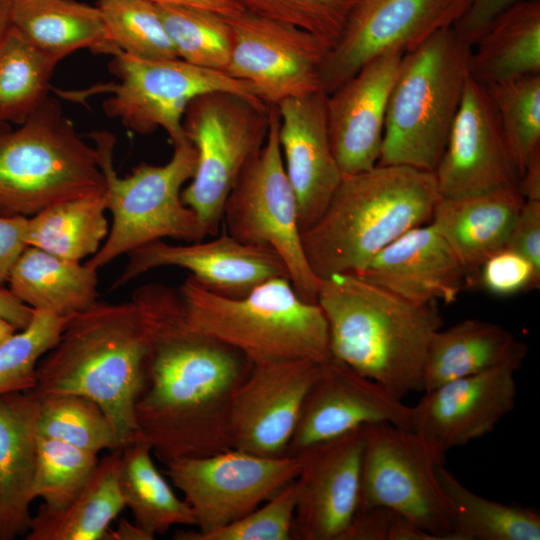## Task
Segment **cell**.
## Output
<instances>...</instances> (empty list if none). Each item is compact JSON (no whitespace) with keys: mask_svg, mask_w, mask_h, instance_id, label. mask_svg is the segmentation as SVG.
<instances>
[{"mask_svg":"<svg viewBox=\"0 0 540 540\" xmlns=\"http://www.w3.org/2000/svg\"><path fill=\"white\" fill-rule=\"evenodd\" d=\"M154 318L144 386L136 400V441L164 464L232 449L229 412L251 362L238 350L185 323L177 289L137 288Z\"/></svg>","mask_w":540,"mask_h":540,"instance_id":"6da1fadb","label":"cell"},{"mask_svg":"<svg viewBox=\"0 0 540 540\" xmlns=\"http://www.w3.org/2000/svg\"><path fill=\"white\" fill-rule=\"evenodd\" d=\"M232 32L225 70L268 105L322 90L320 68L329 46L295 25L240 11L224 16Z\"/></svg>","mask_w":540,"mask_h":540,"instance_id":"5bb4252c","label":"cell"},{"mask_svg":"<svg viewBox=\"0 0 540 540\" xmlns=\"http://www.w3.org/2000/svg\"><path fill=\"white\" fill-rule=\"evenodd\" d=\"M37 435L96 454L123 448L102 408L95 401L75 394L41 399Z\"/></svg>","mask_w":540,"mask_h":540,"instance_id":"d590c367","label":"cell"},{"mask_svg":"<svg viewBox=\"0 0 540 540\" xmlns=\"http://www.w3.org/2000/svg\"><path fill=\"white\" fill-rule=\"evenodd\" d=\"M402 516L385 507L358 509L339 540H395Z\"/></svg>","mask_w":540,"mask_h":540,"instance_id":"f6af8a7d","label":"cell"},{"mask_svg":"<svg viewBox=\"0 0 540 540\" xmlns=\"http://www.w3.org/2000/svg\"><path fill=\"white\" fill-rule=\"evenodd\" d=\"M106 540H150V538L135 524L122 519L116 530L110 529Z\"/></svg>","mask_w":540,"mask_h":540,"instance_id":"f5cc1de1","label":"cell"},{"mask_svg":"<svg viewBox=\"0 0 540 540\" xmlns=\"http://www.w3.org/2000/svg\"><path fill=\"white\" fill-rule=\"evenodd\" d=\"M128 261L112 289L160 267H178L190 272L208 290L241 297L276 277H288L287 268L271 249L241 243L225 230L208 241L170 244L156 240L130 251ZM290 279V278H289Z\"/></svg>","mask_w":540,"mask_h":540,"instance_id":"44dd1931","label":"cell"},{"mask_svg":"<svg viewBox=\"0 0 540 540\" xmlns=\"http://www.w3.org/2000/svg\"><path fill=\"white\" fill-rule=\"evenodd\" d=\"M442 197L477 195L517 186L519 172L484 85L470 75L434 171Z\"/></svg>","mask_w":540,"mask_h":540,"instance_id":"ac0fdd59","label":"cell"},{"mask_svg":"<svg viewBox=\"0 0 540 540\" xmlns=\"http://www.w3.org/2000/svg\"><path fill=\"white\" fill-rule=\"evenodd\" d=\"M223 222L224 230L237 241L276 252L299 296L317 303L320 279L303 249L297 201L283 165L276 105H270L269 130L262 149L226 199Z\"/></svg>","mask_w":540,"mask_h":540,"instance_id":"30bf717a","label":"cell"},{"mask_svg":"<svg viewBox=\"0 0 540 540\" xmlns=\"http://www.w3.org/2000/svg\"><path fill=\"white\" fill-rule=\"evenodd\" d=\"M18 329L8 320L0 316V344L14 334Z\"/></svg>","mask_w":540,"mask_h":540,"instance_id":"11a10c76","label":"cell"},{"mask_svg":"<svg viewBox=\"0 0 540 540\" xmlns=\"http://www.w3.org/2000/svg\"><path fill=\"white\" fill-rule=\"evenodd\" d=\"M155 5H180L211 10L223 16L242 11L233 0H147Z\"/></svg>","mask_w":540,"mask_h":540,"instance_id":"816d5d0a","label":"cell"},{"mask_svg":"<svg viewBox=\"0 0 540 540\" xmlns=\"http://www.w3.org/2000/svg\"><path fill=\"white\" fill-rule=\"evenodd\" d=\"M121 449L99 460L80 493L64 508L43 505L31 516L27 540H106L111 523L125 508L119 484Z\"/></svg>","mask_w":540,"mask_h":540,"instance_id":"4dcf8cb0","label":"cell"},{"mask_svg":"<svg viewBox=\"0 0 540 540\" xmlns=\"http://www.w3.org/2000/svg\"><path fill=\"white\" fill-rule=\"evenodd\" d=\"M475 282L495 295H513L538 287L540 269L524 255L505 247L481 265Z\"/></svg>","mask_w":540,"mask_h":540,"instance_id":"ee69618b","label":"cell"},{"mask_svg":"<svg viewBox=\"0 0 540 540\" xmlns=\"http://www.w3.org/2000/svg\"><path fill=\"white\" fill-rule=\"evenodd\" d=\"M34 309L20 301L9 288L0 285V316L18 330L25 328L33 316Z\"/></svg>","mask_w":540,"mask_h":540,"instance_id":"681fc988","label":"cell"},{"mask_svg":"<svg viewBox=\"0 0 540 540\" xmlns=\"http://www.w3.org/2000/svg\"><path fill=\"white\" fill-rule=\"evenodd\" d=\"M71 317L34 310L29 324L0 344V396L33 388L38 363L57 344Z\"/></svg>","mask_w":540,"mask_h":540,"instance_id":"60d3db41","label":"cell"},{"mask_svg":"<svg viewBox=\"0 0 540 540\" xmlns=\"http://www.w3.org/2000/svg\"><path fill=\"white\" fill-rule=\"evenodd\" d=\"M468 69L484 86L540 74V0L499 15L471 46Z\"/></svg>","mask_w":540,"mask_h":540,"instance_id":"f546056e","label":"cell"},{"mask_svg":"<svg viewBox=\"0 0 540 540\" xmlns=\"http://www.w3.org/2000/svg\"><path fill=\"white\" fill-rule=\"evenodd\" d=\"M109 69L116 80L103 103L106 114L139 134L162 128L173 145L187 139L183 116L197 96L223 91L259 99L247 83L226 72L180 58L144 59L118 51L112 55Z\"/></svg>","mask_w":540,"mask_h":540,"instance_id":"8fae6325","label":"cell"},{"mask_svg":"<svg viewBox=\"0 0 540 540\" xmlns=\"http://www.w3.org/2000/svg\"><path fill=\"white\" fill-rule=\"evenodd\" d=\"M28 217L0 214V285L7 282L17 259L28 246Z\"/></svg>","mask_w":540,"mask_h":540,"instance_id":"c3c4849f","label":"cell"},{"mask_svg":"<svg viewBox=\"0 0 540 540\" xmlns=\"http://www.w3.org/2000/svg\"><path fill=\"white\" fill-rule=\"evenodd\" d=\"M439 484L452 512L451 540H539L540 515L531 508L480 496L438 465Z\"/></svg>","mask_w":540,"mask_h":540,"instance_id":"836d02e7","label":"cell"},{"mask_svg":"<svg viewBox=\"0 0 540 540\" xmlns=\"http://www.w3.org/2000/svg\"><path fill=\"white\" fill-rule=\"evenodd\" d=\"M323 90L279 102V142L302 232L323 214L343 178L334 157Z\"/></svg>","mask_w":540,"mask_h":540,"instance_id":"603a6c76","label":"cell"},{"mask_svg":"<svg viewBox=\"0 0 540 540\" xmlns=\"http://www.w3.org/2000/svg\"><path fill=\"white\" fill-rule=\"evenodd\" d=\"M469 0H355L342 31L320 68L329 94L371 60L407 52L435 32L452 27Z\"/></svg>","mask_w":540,"mask_h":540,"instance_id":"9a60e30c","label":"cell"},{"mask_svg":"<svg viewBox=\"0 0 540 540\" xmlns=\"http://www.w3.org/2000/svg\"><path fill=\"white\" fill-rule=\"evenodd\" d=\"M242 10L302 28L331 47L355 0H233Z\"/></svg>","mask_w":540,"mask_h":540,"instance_id":"7bdbcfd3","label":"cell"},{"mask_svg":"<svg viewBox=\"0 0 540 540\" xmlns=\"http://www.w3.org/2000/svg\"><path fill=\"white\" fill-rule=\"evenodd\" d=\"M520 1L522 0H469L452 28L463 41L472 46L499 15Z\"/></svg>","mask_w":540,"mask_h":540,"instance_id":"7dc6e473","label":"cell"},{"mask_svg":"<svg viewBox=\"0 0 540 540\" xmlns=\"http://www.w3.org/2000/svg\"><path fill=\"white\" fill-rule=\"evenodd\" d=\"M525 202L517 186L458 197L440 196L430 223L464 267L469 285L481 265L506 247Z\"/></svg>","mask_w":540,"mask_h":540,"instance_id":"d4e9b609","label":"cell"},{"mask_svg":"<svg viewBox=\"0 0 540 540\" xmlns=\"http://www.w3.org/2000/svg\"><path fill=\"white\" fill-rule=\"evenodd\" d=\"M366 426L299 455L292 540H339L359 508Z\"/></svg>","mask_w":540,"mask_h":540,"instance_id":"ffe728a7","label":"cell"},{"mask_svg":"<svg viewBox=\"0 0 540 540\" xmlns=\"http://www.w3.org/2000/svg\"><path fill=\"white\" fill-rule=\"evenodd\" d=\"M164 474L191 508L199 532L230 524L294 481L302 458L265 457L238 449L164 463Z\"/></svg>","mask_w":540,"mask_h":540,"instance_id":"4fadbf2b","label":"cell"},{"mask_svg":"<svg viewBox=\"0 0 540 540\" xmlns=\"http://www.w3.org/2000/svg\"><path fill=\"white\" fill-rule=\"evenodd\" d=\"M438 465L413 430L366 425L358 509L385 507L439 540H451L452 512Z\"/></svg>","mask_w":540,"mask_h":540,"instance_id":"7c38bea8","label":"cell"},{"mask_svg":"<svg viewBox=\"0 0 540 540\" xmlns=\"http://www.w3.org/2000/svg\"><path fill=\"white\" fill-rule=\"evenodd\" d=\"M354 275L415 302H454L469 285L464 267L431 223L401 235Z\"/></svg>","mask_w":540,"mask_h":540,"instance_id":"cb8c5ba5","label":"cell"},{"mask_svg":"<svg viewBox=\"0 0 540 540\" xmlns=\"http://www.w3.org/2000/svg\"><path fill=\"white\" fill-rule=\"evenodd\" d=\"M156 7L178 58L225 72L231 56L232 32L223 15L189 6Z\"/></svg>","mask_w":540,"mask_h":540,"instance_id":"8d00e7d4","label":"cell"},{"mask_svg":"<svg viewBox=\"0 0 540 540\" xmlns=\"http://www.w3.org/2000/svg\"><path fill=\"white\" fill-rule=\"evenodd\" d=\"M413 409L379 383L346 364L329 358L310 388L286 455L296 456L312 446L356 428L387 422L412 430Z\"/></svg>","mask_w":540,"mask_h":540,"instance_id":"d6986e66","label":"cell"},{"mask_svg":"<svg viewBox=\"0 0 540 540\" xmlns=\"http://www.w3.org/2000/svg\"><path fill=\"white\" fill-rule=\"evenodd\" d=\"M98 462L94 452L38 436L33 499H42L49 510L64 508L80 493Z\"/></svg>","mask_w":540,"mask_h":540,"instance_id":"ab89813d","label":"cell"},{"mask_svg":"<svg viewBox=\"0 0 540 540\" xmlns=\"http://www.w3.org/2000/svg\"><path fill=\"white\" fill-rule=\"evenodd\" d=\"M155 324L143 296L97 301L73 315L57 344L37 365L31 391L40 399L75 394L95 401L122 446L136 441V400L144 386Z\"/></svg>","mask_w":540,"mask_h":540,"instance_id":"7a4b0ae2","label":"cell"},{"mask_svg":"<svg viewBox=\"0 0 540 540\" xmlns=\"http://www.w3.org/2000/svg\"><path fill=\"white\" fill-rule=\"evenodd\" d=\"M298 499L295 479L268 501L240 519L208 532L178 530L177 540H292Z\"/></svg>","mask_w":540,"mask_h":540,"instance_id":"b9f144b4","label":"cell"},{"mask_svg":"<svg viewBox=\"0 0 540 540\" xmlns=\"http://www.w3.org/2000/svg\"><path fill=\"white\" fill-rule=\"evenodd\" d=\"M317 303L330 356L402 399L423 392L424 366L442 319L438 302H415L354 274L320 280Z\"/></svg>","mask_w":540,"mask_h":540,"instance_id":"3957f363","label":"cell"},{"mask_svg":"<svg viewBox=\"0 0 540 540\" xmlns=\"http://www.w3.org/2000/svg\"><path fill=\"white\" fill-rule=\"evenodd\" d=\"M527 351L526 344L495 323L466 319L439 329L428 348L423 392L501 364L522 366Z\"/></svg>","mask_w":540,"mask_h":540,"instance_id":"4316f807","label":"cell"},{"mask_svg":"<svg viewBox=\"0 0 540 540\" xmlns=\"http://www.w3.org/2000/svg\"><path fill=\"white\" fill-rule=\"evenodd\" d=\"M150 446L134 441L121 449L118 484L134 524L150 540L175 525L195 526L189 505L180 499L157 469Z\"/></svg>","mask_w":540,"mask_h":540,"instance_id":"1f68e13d","label":"cell"},{"mask_svg":"<svg viewBox=\"0 0 540 540\" xmlns=\"http://www.w3.org/2000/svg\"><path fill=\"white\" fill-rule=\"evenodd\" d=\"M440 197L434 172L379 165L343 176L321 217L302 232L314 274H357L407 231L430 223Z\"/></svg>","mask_w":540,"mask_h":540,"instance_id":"277c9868","label":"cell"},{"mask_svg":"<svg viewBox=\"0 0 540 540\" xmlns=\"http://www.w3.org/2000/svg\"><path fill=\"white\" fill-rule=\"evenodd\" d=\"M516 363L452 380L430 391L413 406L412 430L434 459L492 432L515 407Z\"/></svg>","mask_w":540,"mask_h":540,"instance_id":"e0dca14e","label":"cell"},{"mask_svg":"<svg viewBox=\"0 0 540 540\" xmlns=\"http://www.w3.org/2000/svg\"><path fill=\"white\" fill-rule=\"evenodd\" d=\"M471 45L443 28L403 54L391 90L379 165L434 172L469 75Z\"/></svg>","mask_w":540,"mask_h":540,"instance_id":"8992f818","label":"cell"},{"mask_svg":"<svg viewBox=\"0 0 540 540\" xmlns=\"http://www.w3.org/2000/svg\"><path fill=\"white\" fill-rule=\"evenodd\" d=\"M517 187L525 200H540V150L528 161Z\"/></svg>","mask_w":540,"mask_h":540,"instance_id":"f907efd6","label":"cell"},{"mask_svg":"<svg viewBox=\"0 0 540 540\" xmlns=\"http://www.w3.org/2000/svg\"><path fill=\"white\" fill-rule=\"evenodd\" d=\"M108 42L144 59L178 58L155 4L147 0H98Z\"/></svg>","mask_w":540,"mask_h":540,"instance_id":"74e56055","label":"cell"},{"mask_svg":"<svg viewBox=\"0 0 540 540\" xmlns=\"http://www.w3.org/2000/svg\"><path fill=\"white\" fill-rule=\"evenodd\" d=\"M7 282L24 304L58 316H73L99 301L97 270L34 246L25 248Z\"/></svg>","mask_w":540,"mask_h":540,"instance_id":"f1b7e54d","label":"cell"},{"mask_svg":"<svg viewBox=\"0 0 540 540\" xmlns=\"http://www.w3.org/2000/svg\"><path fill=\"white\" fill-rule=\"evenodd\" d=\"M269 115L262 100L223 91L188 104L183 129L196 150V169L181 197L197 215L204 238L218 234L230 191L266 141Z\"/></svg>","mask_w":540,"mask_h":540,"instance_id":"9c48e42d","label":"cell"},{"mask_svg":"<svg viewBox=\"0 0 540 540\" xmlns=\"http://www.w3.org/2000/svg\"><path fill=\"white\" fill-rule=\"evenodd\" d=\"M105 190L57 202L28 217L26 242L56 256L80 262L93 256L105 241Z\"/></svg>","mask_w":540,"mask_h":540,"instance_id":"d6a6232c","label":"cell"},{"mask_svg":"<svg viewBox=\"0 0 540 540\" xmlns=\"http://www.w3.org/2000/svg\"><path fill=\"white\" fill-rule=\"evenodd\" d=\"M92 137L112 224L99 250L85 262L87 266L98 271L121 255L164 238L186 242L204 239L197 215L181 197L184 184L196 169V150L188 139L173 145L167 163H140L131 174L120 177L113 166L114 137L108 132Z\"/></svg>","mask_w":540,"mask_h":540,"instance_id":"ba28073f","label":"cell"},{"mask_svg":"<svg viewBox=\"0 0 540 540\" xmlns=\"http://www.w3.org/2000/svg\"><path fill=\"white\" fill-rule=\"evenodd\" d=\"M403 52H390L366 63L326 98L332 151L343 176L378 164L389 96Z\"/></svg>","mask_w":540,"mask_h":540,"instance_id":"7402d4cb","label":"cell"},{"mask_svg":"<svg viewBox=\"0 0 540 540\" xmlns=\"http://www.w3.org/2000/svg\"><path fill=\"white\" fill-rule=\"evenodd\" d=\"M11 27V0H0V46Z\"/></svg>","mask_w":540,"mask_h":540,"instance_id":"db71d44e","label":"cell"},{"mask_svg":"<svg viewBox=\"0 0 540 540\" xmlns=\"http://www.w3.org/2000/svg\"><path fill=\"white\" fill-rule=\"evenodd\" d=\"M11 26L57 63L80 49L110 55L99 9L76 0H11Z\"/></svg>","mask_w":540,"mask_h":540,"instance_id":"83f0119b","label":"cell"},{"mask_svg":"<svg viewBox=\"0 0 540 540\" xmlns=\"http://www.w3.org/2000/svg\"><path fill=\"white\" fill-rule=\"evenodd\" d=\"M322 364L308 358L252 363L231 401L232 448L265 457L285 456Z\"/></svg>","mask_w":540,"mask_h":540,"instance_id":"2e32d148","label":"cell"},{"mask_svg":"<svg viewBox=\"0 0 540 540\" xmlns=\"http://www.w3.org/2000/svg\"><path fill=\"white\" fill-rule=\"evenodd\" d=\"M56 65L9 28L0 46V125L22 124L45 101Z\"/></svg>","mask_w":540,"mask_h":540,"instance_id":"e575fe53","label":"cell"},{"mask_svg":"<svg viewBox=\"0 0 540 540\" xmlns=\"http://www.w3.org/2000/svg\"><path fill=\"white\" fill-rule=\"evenodd\" d=\"M40 403L31 390L0 396V540L28 530Z\"/></svg>","mask_w":540,"mask_h":540,"instance_id":"484cf974","label":"cell"},{"mask_svg":"<svg viewBox=\"0 0 540 540\" xmlns=\"http://www.w3.org/2000/svg\"><path fill=\"white\" fill-rule=\"evenodd\" d=\"M485 87L521 176L530 158L540 150V74Z\"/></svg>","mask_w":540,"mask_h":540,"instance_id":"f35d334b","label":"cell"},{"mask_svg":"<svg viewBox=\"0 0 540 540\" xmlns=\"http://www.w3.org/2000/svg\"><path fill=\"white\" fill-rule=\"evenodd\" d=\"M506 247L524 255L540 269V200H525Z\"/></svg>","mask_w":540,"mask_h":540,"instance_id":"bcb514c9","label":"cell"},{"mask_svg":"<svg viewBox=\"0 0 540 540\" xmlns=\"http://www.w3.org/2000/svg\"><path fill=\"white\" fill-rule=\"evenodd\" d=\"M177 291L189 328L233 347L253 364L331 358L321 307L299 296L288 277L267 280L241 297L212 292L191 276Z\"/></svg>","mask_w":540,"mask_h":540,"instance_id":"5b68a950","label":"cell"},{"mask_svg":"<svg viewBox=\"0 0 540 540\" xmlns=\"http://www.w3.org/2000/svg\"><path fill=\"white\" fill-rule=\"evenodd\" d=\"M95 147L47 97L16 129L0 125V214L31 217L64 200L102 192Z\"/></svg>","mask_w":540,"mask_h":540,"instance_id":"52a82bcc","label":"cell"}]
</instances>
